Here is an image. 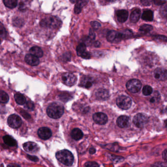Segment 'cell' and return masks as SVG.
Instances as JSON below:
<instances>
[{
  "instance_id": "2",
  "label": "cell",
  "mask_w": 167,
  "mask_h": 167,
  "mask_svg": "<svg viewBox=\"0 0 167 167\" xmlns=\"http://www.w3.org/2000/svg\"><path fill=\"white\" fill-rule=\"evenodd\" d=\"M56 158L65 166H71L74 162V157L71 152L67 150L58 151L56 153Z\"/></svg>"
},
{
  "instance_id": "29",
  "label": "cell",
  "mask_w": 167,
  "mask_h": 167,
  "mask_svg": "<svg viewBox=\"0 0 167 167\" xmlns=\"http://www.w3.org/2000/svg\"><path fill=\"white\" fill-rule=\"evenodd\" d=\"M86 51V46L84 43H81L76 48V52L78 56H81L84 52Z\"/></svg>"
},
{
  "instance_id": "41",
  "label": "cell",
  "mask_w": 167,
  "mask_h": 167,
  "mask_svg": "<svg viewBox=\"0 0 167 167\" xmlns=\"http://www.w3.org/2000/svg\"><path fill=\"white\" fill-rule=\"evenodd\" d=\"M27 156V158H29V159L33 161L34 162H37L39 160V159H38L37 157L35 156H30V155H28V154Z\"/></svg>"
},
{
  "instance_id": "28",
  "label": "cell",
  "mask_w": 167,
  "mask_h": 167,
  "mask_svg": "<svg viewBox=\"0 0 167 167\" xmlns=\"http://www.w3.org/2000/svg\"><path fill=\"white\" fill-rule=\"evenodd\" d=\"M153 30V27L149 24H143L139 28V31L143 33H147Z\"/></svg>"
},
{
  "instance_id": "7",
  "label": "cell",
  "mask_w": 167,
  "mask_h": 167,
  "mask_svg": "<svg viewBox=\"0 0 167 167\" xmlns=\"http://www.w3.org/2000/svg\"><path fill=\"white\" fill-rule=\"evenodd\" d=\"M8 125L13 129H18L21 127L22 120L19 116L13 114L9 116L8 119Z\"/></svg>"
},
{
  "instance_id": "47",
  "label": "cell",
  "mask_w": 167,
  "mask_h": 167,
  "mask_svg": "<svg viewBox=\"0 0 167 167\" xmlns=\"http://www.w3.org/2000/svg\"><path fill=\"white\" fill-rule=\"evenodd\" d=\"M7 167H21L18 165L16 164H9L8 165Z\"/></svg>"
},
{
  "instance_id": "26",
  "label": "cell",
  "mask_w": 167,
  "mask_h": 167,
  "mask_svg": "<svg viewBox=\"0 0 167 167\" xmlns=\"http://www.w3.org/2000/svg\"><path fill=\"white\" fill-rule=\"evenodd\" d=\"M3 2L5 7L11 9L17 7L18 3L17 0H3Z\"/></svg>"
},
{
  "instance_id": "4",
  "label": "cell",
  "mask_w": 167,
  "mask_h": 167,
  "mask_svg": "<svg viewBox=\"0 0 167 167\" xmlns=\"http://www.w3.org/2000/svg\"><path fill=\"white\" fill-rule=\"evenodd\" d=\"M116 104L120 109L127 110L130 109L132 104V101L129 97L122 95L116 99Z\"/></svg>"
},
{
  "instance_id": "23",
  "label": "cell",
  "mask_w": 167,
  "mask_h": 167,
  "mask_svg": "<svg viewBox=\"0 0 167 167\" xmlns=\"http://www.w3.org/2000/svg\"><path fill=\"white\" fill-rule=\"evenodd\" d=\"M142 19L143 20L151 22L153 19V12L151 10H146L144 11L142 15Z\"/></svg>"
},
{
  "instance_id": "3",
  "label": "cell",
  "mask_w": 167,
  "mask_h": 167,
  "mask_svg": "<svg viewBox=\"0 0 167 167\" xmlns=\"http://www.w3.org/2000/svg\"><path fill=\"white\" fill-rule=\"evenodd\" d=\"M61 21L57 17L54 16L47 17L42 20L40 23L42 27L56 28L61 26Z\"/></svg>"
},
{
  "instance_id": "38",
  "label": "cell",
  "mask_w": 167,
  "mask_h": 167,
  "mask_svg": "<svg viewBox=\"0 0 167 167\" xmlns=\"http://www.w3.org/2000/svg\"><path fill=\"white\" fill-rule=\"evenodd\" d=\"M80 57H82V58H83V59H89L90 58L91 55H90V54L89 53L87 52V51H86L85 52H84L83 53V54H82Z\"/></svg>"
},
{
  "instance_id": "6",
  "label": "cell",
  "mask_w": 167,
  "mask_h": 167,
  "mask_svg": "<svg viewBox=\"0 0 167 167\" xmlns=\"http://www.w3.org/2000/svg\"><path fill=\"white\" fill-rule=\"evenodd\" d=\"M126 87L131 93H137L141 89L142 83L139 80L133 79L127 82Z\"/></svg>"
},
{
  "instance_id": "24",
  "label": "cell",
  "mask_w": 167,
  "mask_h": 167,
  "mask_svg": "<svg viewBox=\"0 0 167 167\" xmlns=\"http://www.w3.org/2000/svg\"><path fill=\"white\" fill-rule=\"evenodd\" d=\"M30 52L31 54L35 56L38 58L42 57L43 55V50H42L41 48L38 47V46L32 47L31 49H30Z\"/></svg>"
},
{
  "instance_id": "45",
  "label": "cell",
  "mask_w": 167,
  "mask_h": 167,
  "mask_svg": "<svg viewBox=\"0 0 167 167\" xmlns=\"http://www.w3.org/2000/svg\"><path fill=\"white\" fill-rule=\"evenodd\" d=\"M162 156H163V158L164 159L165 161H167V150L164 151L163 153H162Z\"/></svg>"
},
{
  "instance_id": "46",
  "label": "cell",
  "mask_w": 167,
  "mask_h": 167,
  "mask_svg": "<svg viewBox=\"0 0 167 167\" xmlns=\"http://www.w3.org/2000/svg\"><path fill=\"white\" fill-rule=\"evenodd\" d=\"M96 150L94 148H91L89 149V153L91 154H94L96 153Z\"/></svg>"
},
{
  "instance_id": "27",
  "label": "cell",
  "mask_w": 167,
  "mask_h": 167,
  "mask_svg": "<svg viewBox=\"0 0 167 167\" xmlns=\"http://www.w3.org/2000/svg\"><path fill=\"white\" fill-rule=\"evenodd\" d=\"M9 96L7 93L3 90H0V103L5 104L9 101Z\"/></svg>"
},
{
  "instance_id": "22",
  "label": "cell",
  "mask_w": 167,
  "mask_h": 167,
  "mask_svg": "<svg viewBox=\"0 0 167 167\" xmlns=\"http://www.w3.org/2000/svg\"><path fill=\"white\" fill-rule=\"evenodd\" d=\"M141 15V11L140 9L137 8L134 10L131 13L130 16V20L131 22L133 23H136L139 20Z\"/></svg>"
},
{
  "instance_id": "8",
  "label": "cell",
  "mask_w": 167,
  "mask_h": 167,
  "mask_svg": "<svg viewBox=\"0 0 167 167\" xmlns=\"http://www.w3.org/2000/svg\"><path fill=\"white\" fill-rule=\"evenodd\" d=\"M106 39L108 41L112 43H118L123 39L122 33L115 30H111L108 32Z\"/></svg>"
},
{
  "instance_id": "16",
  "label": "cell",
  "mask_w": 167,
  "mask_h": 167,
  "mask_svg": "<svg viewBox=\"0 0 167 167\" xmlns=\"http://www.w3.org/2000/svg\"><path fill=\"white\" fill-rule=\"evenodd\" d=\"M130 123V118L127 116H120L117 120V124L120 128H125L128 127Z\"/></svg>"
},
{
  "instance_id": "25",
  "label": "cell",
  "mask_w": 167,
  "mask_h": 167,
  "mask_svg": "<svg viewBox=\"0 0 167 167\" xmlns=\"http://www.w3.org/2000/svg\"><path fill=\"white\" fill-rule=\"evenodd\" d=\"M15 100L18 104L20 105H24L26 102V99L23 94L17 93L14 95Z\"/></svg>"
},
{
  "instance_id": "35",
  "label": "cell",
  "mask_w": 167,
  "mask_h": 167,
  "mask_svg": "<svg viewBox=\"0 0 167 167\" xmlns=\"http://www.w3.org/2000/svg\"><path fill=\"white\" fill-rule=\"evenodd\" d=\"M150 167H167V165L164 162H156L152 165Z\"/></svg>"
},
{
  "instance_id": "14",
  "label": "cell",
  "mask_w": 167,
  "mask_h": 167,
  "mask_svg": "<svg viewBox=\"0 0 167 167\" xmlns=\"http://www.w3.org/2000/svg\"><path fill=\"white\" fill-rule=\"evenodd\" d=\"M97 98L100 100H106L109 97V92L104 89H99L95 93Z\"/></svg>"
},
{
  "instance_id": "13",
  "label": "cell",
  "mask_w": 167,
  "mask_h": 167,
  "mask_svg": "<svg viewBox=\"0 0 167 167\" xmlns=\"http://www.w3.org/2000/svg\"><path fill=\"white\" fill-rule=\"evenodd\" d=\"M154 77L157 80L164 81L167 77V71L164 68H157L154 71Z\"/></svg>"
},
{
  "instance_id": "32",
  "label": "cell",
  "mask_w": 167,
  "mask_h": 167,
  "mask_svg": "<svg viewBox=\"0 0 167 167\" xmlns=\"http://www.w3.org/2000/svg\"><path fill=\"white\" fill-rule=\"evenodd\" d=\"M25 108L30 111H33L34 109V105L33 102L28 101L25 104Z\"/></svg>"
},
{
  "instance_id": "50",
  "label": "cell",
  "mask_w": 167,
  "mask_h": 167,
  "mask_svg": "<svg viewBox=\"0 0 167 167\" xmlns=\"http://www.w3.org/2000/svg\"><path fill=\"white\" fill-rule=\"evenodd\" d=\"M107 1L109 2H115L116 0H106Z\"/></svg>"
},
{
  "instance_id": "44",
  "label": "cell",
  "mask_w": 167,
  "mask_h": 167,
  "mask_svg": "<svg viewBox=\"0 0 167 167\" xmlns=\"http://www.w3.org/2000/svg\"><path fill=\"white\" fill-rule=\"evenodd\" d=\"M159 99V98H157V96H154L150 100V103H155V102L156 101V100H158V99Z\"/></svg>"
},
{
  "instance_id": "42",
  "label": "cell",
  "mask_w": 167,
  "mask_h": 167,
  "mask_svg": "<svg viewBox=\"0 0 167 167\" xmlns=\"http://www.w3.org/2000/svg\"><path fill=\"white\" fill-rule=\"evenodd\" d=\"M89 38L91 39L92 40H94L96 37V35H95V32H94L93 30L90 29L89 31Z\"/></svg>"
},
{
  "instance_id": "49",
  "label": "cell",
  "mask_w": 167,
  "mask_h": 167,
  "mask_svg": "<svg viewBox=\"0 0 167 167\" xmlns=\"http://www.w3.org/2000/svg\"><path fill=\"white\" fill-rule=\"evenodd\" d=\"M70 2H71L72 3H73V4L76 3V2L77 1V0H70Z\"/></svg>"
},
{
  "instance_id": "18",
  "label": "cell",
  "mask_w": 167,
  "mask_h": 167,
  "mask_svg": "<svg viewBox=\"0 0 167 167\" xmlns=\"http://www.w3.org/2000/svg\"><path fill=\"white\" fill-rule=\"evenodd\" d=\"M75 6L74 11L75 14H79L82 12V8L88 3V0H78Z\"/></svg>"
},
{
  "instance_id": "33",
  "label": "cell",
  "mask_w": 167,
  "mask_h": 167,
  "mask_svg": "<svg viewBox=\"0 0 167 167\" xmlns=\"http://www.w3.org/2000/svg\"><path fill=\"white\" fill-rule=\"evenodd\" d=\"M160 13L161 16H162L163 17H166V16H167V5H166V4H165L164 6L161 8Z\"/></svg>"
},
{
  "instance_id": "5",
  "label": "cell",
  "mask_w": 167,
  "mask_h": 167,
  "mask_svg": "<svg viewBox=\"0 0 167 167\" xmlns=\"http://www.w3.org/2000/svg\"><path fill=\"white\" fill-rule=\"evenodd\" d=\"M148 122V117L144 113H138L133 117L134 124L139 128L144 127Z\"/></svg>"
},
{
  "instance_id": "48",
  "label": "cell",
  "mask_w": 167,
  "mask_h": 167,
  "mask_svg": "<svg viewBox=\"0 0 167 167\" xmlns=\"http://www.w3.org/2000/svg\"><path fill=\"white\" fill-rule=\"evenodd\" d=\"M101 45V43L98 41H96L95 42L94 46L95 47H99Z\"/></svg>"
},
{
  "instance_id": "15",
  "label": "cell",
  "mask_w": 167,
  "mask_h": 167,
  "mask_svg": "<svg viewBox=\"0 0 167 167\" xmlns=\"http://www.w3.org/2000/svg\"><path fill=\"white\" fill-rule=\"evenodd\" d=\"M25 60L27 64L32 66H37L40 63L38 58L31 54H27L25 57Z\"/></svg>"
},
{
  "instance_id": "12",
  "label": "cell",
  "mask_w": 167,
  "mask_h": 167,
  "mask_svg": "<svg viewBox=\"0 0 167 167\" xmlns=\"http://www.w3.org/2000/svg\"><path fill=\"white\" fill-rule=\"evenodd\" d=\"M38 135L41 139L48 140L52 135L51 130L47 127L40 128L37 132Z\"/></svg>"
},
{
  "instance_id": "1",
  "label": "cell",
  "mask_w": 167,
  "mask_h": 167,
  "mask_svg": "<svg viewBox=\"0 0 167 167\" xmlns=\"http://www.w3.org/2000/svg\"><path fill=\"white\" fill-rule=\"evenodd\" d=\"M64 107L59 103H53L48 106L47 114L50 118L55 119H59L64 113Z\"/></svg>"
},
{
  "instance_id": "21",
  "label": "cell",
  "mask_w": 167,
  "mask_h": 167,
  "mask_svg": "<svg viewBox=\"0 0 167 167\" xmlns=\"http://www.w3.org/2000/svg\"><path fill=\"white\" fill-rule=\"evenodd\" d=\"M93 85V80L90 77L84 76L80 81V86L85 88H89Z\"/></svg>"
},
{
  "instance_id": "34",
  "label": "cell",
  "mask_w": 167,
  "mask_h": 167,
  "mask_svg": "<svg viewBox=\"0 0 167 167\" xmlns=\"http://www.w3.org/2000/svg\"><path fill=\"white\" fill-rule=\"evenodd\" d=\"M84 165L86 167H99V165L97 163L92 161L86 162Z\"/></svg>"
},
{
  "instance_id": "11",
  "label": "cell",
  "mask_w": 167,
  "mask_h": 167,
  "mask_svg": "<svg viewBox=\"0 0 167 167\" xmlns=\"http://www.w3.org/2000/svg\"><path fill=\"white\" fill-rule=\"evenodd\" d=\"M23 147L26 152L30 153H36L39 151L40 149L37 144L33 142H27L23 144Z\"/></svg>"
},
{
  "instance_id": "30",
  "label": "cell",
  "mask_w": 167,
  "mask_h": 167,
  "mask_svg": "<svg viewBox=\"0 0 167 167\" xmlns=\"http://www.w3.org/2000/svg\"><path fill=\"white\" fill-rule=\"evenodd\" d=\"M153 90L151 87L149 86H145L143 89V93L145 96H149L153 93Z\"/></svg>"
},
{
  "instance_id": "37",
  "label": "cell",
  "mask_w": 167,
  "mask_h": 167,
  "mask_svg": "<svg viewBox=\"0 0 167 167\" xmlns=\"http://www.w3.org/2000/svg\"><path fill=\"white\" fill-rule=\"evenodd\" d=\"M7 35V32L5 29L3 27H0V36L2 37L5 38Z\"/></svg>"
},
{
  "instance_id": "19",
  "label": "cell",
  "mask_w": 167,
  "mask_h": 167,
  "mask_svg": "<svg viewBox=\"0 0 167 167\" xmlns=\"http://www.w3.org/2000/svg\"><path fill=\"white\" fill-rule=\"evenodd\" d=\"M3 139L4 143L8 146L15 147L17 146V141L13 137L10 135H7L4 136Z\"/></svg>"
},
{
  "instance_id": "20",
  "label": "cell",
  "mask_w": 167,
  "mask_h": 167,
  "mask_svg": "<svg viewBox=\"0 0 167 167\" xmlns=\"http://www.w3.org/2000/svg\"><path fill=\"white\" fill-rule=\"evenodd\" d=\"M71 135L73 139L78 141L83 137V134L80 129L79 128H75L72 131Z\"/></svg>"
},
{
  "instance_id": "36",
  "label": "cell",
  "mask_w": 167,
  "mask_h": 167,
  "mask_svg": "<svg viewBox=\"0 0 167 167\" xmlns=\"http://www.w3.org/2000/svg\"><path fill=\"white\" fill-rule=\"evenodd\" d=\"M90 24H91L92 27H93V28H94V29H96V30H97L101 27V24L99 23L98 22H97V21H92L91 22Z\"/></svg>"
},
{
  "instance_id": "9",
  "label": "cell",
  "mask_w": 167,
  "mask_h": 167,
  "mask_svg": "<svg viewBox=\"0 0 167 167\" xmlns=\"http://www.w3.org/2000/svg\"><path fill=\"white\" fill-rule=\"evenodd\" d=\"M62 82L68 86H72L76 82V77L72 73L67 72L62 76Z\"/></svg>"
},
{
  "instance_id": "31",
  "label": "cell",
  "mask_w": 167,
  "mask_h": 167,
  "mask_svg": "<svg viewBox=\"0 0 167 167\" xmlns=\"http://www.w3.org/2000/svg\"><path fill=\"white\" fill-rule=\"evenodd\" d=\"M122 33L123 39H128L131 37L133 35V33L132 31L129 30H124L122 32H120Z\"/></svg>"
},
{
  "instance_id": "39",
  "label": "cell",
  "mask_w": 167,
  "mask_h": 167,
  "mask_svg": "<svg viewBox=\"0 0 167 167\" xmlns=\"http://www.w3.org/2000/svg\"><path fill=\"white\" fill-rule=\"evenodd\" d=\"M141 3L143 5L146 7H149L151 5L150 0H141Z\"/></svg>"
},
{
  "instance_id": "40",
  "label": "cell",
  "mask_w": 167,
  "mask_h": 167,
  "mask_svg": "<svg viewBox=\"0 0 167 167\" xmlns=\"http://www.w3.org/2000/svg\"><path fill=\"white\" fill-rule=\"evenodd\" d=\"M154 4L156 5H163L164 4H166V2L163 0H153Z\"/></svg>"
},
{
  "instance_id": "43",
  "label": "cell",
  "mask_w": 167,
  "mask_h": 167,
  "mask_svg": "<svg viewBox=\"0 0 167 167\" xmlns=\"http://www.w3.org/2000/svg\"><path fill=\"white\" fill-rule=\"evenodd\" d=\"M23 112H21V113L22 114V115L23 116V117H24L25 118H26V119H29L31 118V116H30V115L28 114L27 112H26L25 111H22Z\"/></svg>"
},
{
  "instance_id": "51",
  "label": "cell",
  "mask_w": 167,
  "mask_h": 167,
  "mask_svg": "<svg viewBox=\"0 0 167 167\" xmlns=\"http://www.w3.org/2000/svg\"><path fill=\"white\" fill-rule=\"evenodd\" d=\"M0 43H1V39H0Z\"/></svg>"
},
{
  "instance_id": "17",
  "label": "cell",
  "mask_w": 167,
  "mask_h": 167,
  "mask_svg": "<svg viewBox=\"0 0 167 167\" xmlns=\"http://www.w3.org/2000/svg\"><path fill=\"white\" fill-rule=\"evenodd\" d=\"M116 17L118 21L123 23L127 20L128 17V12L124 9L119 10L116 12Z\"/></svg>"
},
{
  "instance_id": "10",
  "label": "cell",
  "mask_w": 167,
  "mask_h": 167,
  "mask_svg": "<svg viewBox=\"0 0 167 167\" xmlns=\"http://www.w3.org/2000/svg\"><path fill=\"white\" fill-rule=\"evenodd\" d=\"M94 121L99 125H104L108 122V116L102 112H97L95 113L93 116Z\"/></svg>"
}]
</instances>
